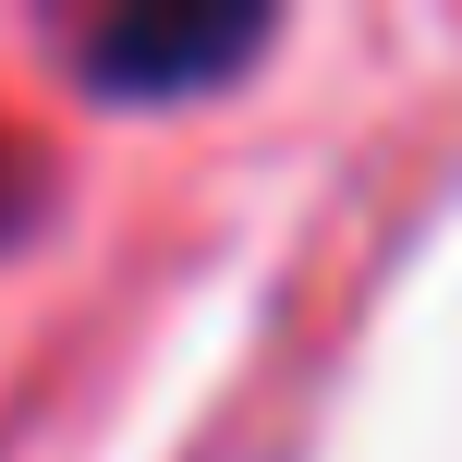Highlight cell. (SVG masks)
Wrapping results in <instances>:
<instances>
[{
    "label": "cell",
    "instance_id": "6da1fadb",
    "mask_svg": "<svg viewBox=\"0 0 462 462\" xmlns=\"http://www.w3.org/2000/svg\"><path fill=\"white\" fill-rule=\"evenodd\" d=\"M255 49H268L255 13H134V24H110V37L86 49V73L110 97H171V86H195V73L255 61Z\"/></svg>",
    "mask_w": 462,
    "mask_h": 462
}]
</instances>
